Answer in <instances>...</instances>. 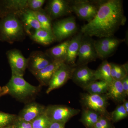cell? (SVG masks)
<instances>
[{
    "instance_id": "cell-8",
    "label": "cell",
    "mask_w": 128,
    "mask_h": 128,
    "mask_svg": "<svg viewBox=\"0 0 128 128\" xmlns=\"http://www.w3.org/2000/svg\"><path fill=\"white\" fill-rule=\"evenodd\" d=\"M92 37L83 34L76 62V66L87 65L98 58Z\"/></svg>"
},
{
    "instance_id": "cell-9",
    "label": "cell",
    "mask_w": 128,
    "mask_h": 128,
    "mask_svg": "<svg viewBox=\"0 0 128 128\" xmlns=\"http://www.w3.org/2000/svg\"><path fill=\"white\" fill-rule=\"evenodd\" d=\"M124 41V39H120L114 36L95 40L94 44L98 58L105 59L112 55L120 44Z\"/></svg>"
},
{
    "instance_id": "cell-6",
    "label": "cell",
    "mask_w": 128,
    "mask_h": 128,
    "mask_svg": "<svg viewBox=\"0 0 128 128\" xmlns=\"http://www.w3.org/2000/svg\"><path fill=\"white\" fill-rule=\"evenodd\" d=\"M52 32L55 41L60 42L74 36L78 32L74 17H68L58 20L52 24Z\"/></svg>"
},
{
    "instance_id": "cell-31",
    "label": "cell",
    "mask_w": 128,
    "mask_h": 128,
    "mask_svg": "<svg viewBox=\"0 0 128 128\" xmlns=\"http://www.w3.org/2000/svg\"><path fill=\"white\" fill-rule=\"evenodd\" d=\"M111 121V120L108 118L101 116L92 128H114Z\"/></svg>"
},
{
    "instance_id": "cell-36",
    "label": "cell",
    "mask_w": 128,
    "mask_h": 128,
    "mask_svg": "<svg viewBox=\"0 0 128 128\" xmlns=\"http://www.w3.org/2000/svg\"><path fill=\"white\" fill-rule=\"evenodd\" d=\"M122 104L123 105L124 107L126 110V112H128V100L127 99L125 100Z\"/></svg>"
},
{
    "instance_id": "cell-15",
    "label": "cell",
    "mask_w": 128,
    "mask_h": 128,
    "mask_svg": "<svg viewBox=\"0 0 128 128\" xmlns=\"http://www.w3.org/2000/svg\"><path fill=\"white\" fill-rule=\"evenodd\" d=\"M46 106L36 102H31L26 104L18 117L25 121L31 122L35 118L44 114Z\"/></svg>"
},
{
    "instance_id": "cell-28",
    "label": "cell",
    "mask_w": 128,
    "mask_h": 128,
    "mask_svg": "<svg viewBox=\"0 0 128 128\" xmlns=\"http://www.w3.org/2000/svg\"><path fill=\"white\" fill-rule=\"evenodd\" d=\"M50 122L44 113L35 118L31 124L32 128H48Z\"/></svg>"
},
{
    "instance_id": "cell-23",
    "label": "cell",
    "mask_w": 128,
    "mask_h": 128,
    "mask_svg": "<svg viewBox=\"0 0 128 128\" xmlns=\"http://www.w3.org/2000/svg\"><path fill=\"white\" fill-rule=\"evenodd\" d=\"M95 76L96 80L104 81L110 84L113 80L111 76L110 63L106 60L103 61L95 70Z\"/></svg>"
},
{
    "instance_id": "cell-1",
    "label": "cell",
    "mask_w": 128,
    "mask_h": 128,
    "mask_svg": "<svg viewBox=\"0 0 128 128\" xmlns=\"http://www.w3.org/2000/svg\"><path fill=\"white\" fill-rule=\"evenodd\" d=\"M126 21L122 1L100 0L96 15L90 22L82 26L80 31L85 35L99 38L112 36Z\"/></svg>"
},
{
    "instance_id": "cell-12",
    "label": "cell",
    "mask_w": 128,
    "mask_h": 128,
    "mask_svg": "<svg viewBox=\"0 0 128 128\" xmlns=\"http://www.w3.org/2000/svg\"><path fill=\"white\" fill-rule=\"evenodd\" d=\"M71 79L84 90L90 83L96 80L95 70L90 68L87 65L75 66Z\"/></svg>"
},
{
    "instance_id": "cell-4",
    "label": "cell",
    "mask_w": 128,
    "mask_h": 128,
    "mask_svg": "<svg viewBox=\"0 0 128 128\" xmlns=\"http://www.w3.org/2000/svg\"><path fill=\"white\" fill-rule=\"evenodd\" d=\"M108 100L106 94L97 95L86 92L80 95V102L82 109L92 110L111 120L110 113L107 110Z\"/></svg>"
},
{
    "instance_id": "cell-3",
    "label": "cell",
    "mask_w": 128,
    "mask_h": 128,
    "mask_svg": "<svg viewBox=\"0 0 128 128\" xmlns=\"http://www.w3.org/2000/svg\"><path fill=\"white\" fill-rule=\"evenodd\" d=\"M8 93L17 100L28 103L32 102L41 90V86H33L24 80L22 76L12 75L6 86Z\"/></svg>"
},
{
    "instance_id": "cell-20",
    "label": "cell",
    "mask_w": 128,
    "mask_h": 128,
    "mask_svg": "<svg viewBox=\"0 0 128 128\" xmlns=\"http://www.w3.org/2000/svg\"><path fill=\"white\" fill-rule=\"evenodd\" d=\"M108 99L121 104L126 100V96L120 80H113L109 84L106 93Z\"/></svg>"
},
{
    "instance_id": "cell-33",
    "label": "cell",
    "mask_w": 128,
    "mask_h": 128,
    "mask_svg": "<svg viewBox=\"0 0 128 128\" xmlns=\"http://www.w3.org/2000/svg\"><path fill=\"white\" fill-rule=\"evenodd\" d=\"M16 128H32V124L20 119L18 117L14 122Z\"/></svg>"
},
{
    "instance_id": "cell-35",
    "label": "cell",
    "mask_w": 128,
    "mask_h": 128,
    "mask_svg": "<svg viewBox=\"0 0 128 128\" xmlns=\"http://www.w3.org/2000/svg\"><path fill=\"white\" fill-rule=\"evenodd\" d=\"M125 94L128 96V75L126 76L120 80Z\"/></svg>"
},
{
    "instance_id": "cell-27",
    "label": "cell",
    "mask_w": 128,
    "mask_h": 128,
    "mask_svg": "<svg viewBox=\"0 0 128 128\" xmlns=\"http://www.w3.org/2000/svg\"><path fill=\"white\" fill-rule=\"evenodd\" d=\"M128 112H126L122 104L118 105L114 110L110 113L112 121L116 122L128 118Z\"/></svg>"
},
{
    "instance_id": "cell-17",
    "label": "cell",
    "mask_w": 128,
    "mask_h": 128,
    "mask_svg": "<svg viewBox=\"0 0 128 128\" xmlns=\"http://www.w3.org/2000/svg\"><path fill=\"white\" fill-rule=\"evenodd\" d=\"M83 34L80 32H77L70 40L65 63L72 67L76 66V62L80 49Z\"/></svg>"
},
{
    "instance_id": "cell-25",
    "label": "cell",
    "mask_w": 128,
    "mask_h": 128,
    "mask_svg": "<svg viewBox=\"0 0 128 128\" xmlns=\"http://www.w3.org/2000/svg\"><path fill=\"white\" fill-rule=\"evenodd\" d=\"M109 84V83L106 82L97 80L90 83L84 90L90 94H105L107 92Z\"/></svg>"
},
{
    "instance_id": "cell-24",
    "label": "cell",
    "mask_w": 128,
    "mask_h": 128,
    "mask_svg": "<svg viewBox=\"0 0 128 128\" xmlns=\"http://www.w3.org/2000/svg\"><path fill=\"white\" fill-rule=\"evenodd\" d=\"M101 116L92 110L82 109L80 121L86 128H92Z\"/></svg>"
},
{
    "instance_id": "cell-34",
    "label": "cell",
    "mask_w": 128,
    "mask_h": 128,
    "mask_svg": "<svg viewBox=\"0 0 128 128\" xmlns=\"http://www.w3.org/2000/svg\"><path fill=\"white\" fill-rule=\"evenodd\" d=\"M65 124L62 122L50 121L48 128H64Z\"/></svg>"
},
{
    "instance_id": "cell-32",
    "label": "cell",
    "mask_w": 128,
    "mask_h": 128,
    "mask_svg": "<svg viewBox=\"0 0 128 128\" xmlns=\"http://www.w3.org/2000/svg\"><path fill=\"white\" fill-rule=\"evenodd\" d=\"M128 63L124 64H120L119 68L117 72L114 80H121L122 79L128 75Z\"/></svg>"
},
{
    "instance_id": "cell-29",
    "label": "cell",
    "mask_w": 128,
    "mask_h": 128,
    "mask_svg": "<svg viewBox=\"0 0 128 128\" xmlns=\"http://www.w3.org/2000/svg\"><path fill=\"white\" fill-rule=\"evenodd\" d=\"M17 117L16 114L0 112V128H3L13 123Z\"/></svg>"
},
{
    "instance_id": "cell-16",
    "label": "cell",
    "mask_w": 128,
    "mask_h": 128,
    "mask_svg": "<svg viewBox=\"0 0 128 128\" xmlns=\"http://www.w3.org/2000/svg\"><path fill=\"white\" fill-rule=\"evenodd\" d=\"M18 16L24 28L25 32L31 35V30L34 31L41 28L34 12L25 9L15 13Z\"/></svg>"
},
{
    "instance_id": "cell-26",
    "label": "cell",
    "mask_w": 128,
    "mask_h": 128,
    "mask_svg": "<svg viewBox=\"0 0 128 128\" xmlns=\"http://www.w3.org/2000/svg\"><path fill=\"white\" fill-rule=\"evenodd\" d=\"M34 12L39 22L41 28L52 34V19L44 9L42 8L41 10Z\"/></svg>"
},
{
    "instance_id": "cell-21",
    "label": "cell",
    "mask_w": 128,
    "mask_h": 128,
    "mask_svg": "<svg viewBox=\"0 0 128 128\" xmlns=\"http://www.w3.org/2000/svg\"><path fill=\"white\" fill-rule=\"evenodd\" d=\"M70 41V40H68L62 42L57 46L50 48L46 53L53 60H60L64 62Z\"/></svg>"
},
{
    "instance_id": "cell-18",
    "label": "cell",
    "mask_w": 128,
    "mask_h": 128,
    "mask_svg": "<svg viewBox=\"0 0 128 128\" xmlns=\"http://www.w3.org/2000/svg\"><path fill=\"white\" fill-rule=\"evenodd\" d=\"M28 0H0V18L27 9Z\"/></svg>"
},
{
    "instance_id": "cell-14",
    "label": "cell",
    "mask_w": 128,
    "mask_h": 128,
    "mask_svg": "<svg viewBox=\"0 0 128 128\" xmlns=\"http://www.w3.org/2000/svg\"><path fill=\"white\" fill-rule=\"evenodd\" d=\"M27 68L34 75L53 62L46 52L41 51L32 52L28 58Z\"/></svg>"
},
{
    "instance_id": "cell-37",
    "label": "cell",
    "mask_w": 128,
    "mask_h": 128,
    "mask_svg": "<svg viewBox=\"0 0 128 128\" xmlns=\"http://www.w3.org/2000/svg\"><path fill=\"white\" fill-rule=\"evenodd\" d=\"M3 128H16L15 124H14V122L13 123L9 124L8 126H6Z\"/></svg>"
},
{
    "instance_id": "cell-19",
    "label": "cell",
    "mask_w": 128,
    "mask_h": 128,
    "mask_svg": "<svg viewBox=\"0 0 128 128\" xmlns=\"http://www.w3.org/2000/svg\"><path fill=\"white\" fill-rule=\"evenodd\" d=\"M64 62L54 60L34 75L38 81L41 86H48L51 78L58 68Z\"/></svg>"
},
{
    "instance_id": "cell-5",
    "label": "cell",
    "mask_w": 128,
    "mask_h": 128,
    "mask_svg": "<svg viewBox=\"0 0 128 128\" xmlns=\"http://www.w3.org/2000/svg\"><path fill=\"white\" fill-rule=\"evenodd\" d=\"M72 12L80 19L89 22L96 15L100 0H70Z\"/></svg>"
},
{
    "instance_id": "cell-30",
    "label": "cell",
    "mask_w": 128,
    "mask_h": 128,
    "mask_svg": "<svg viewBox=\"0 0 128 128\" xmlns=\"http://www.w3.org/2000/svg\"><path fill=\"white\" fill-rule=\"evenodd\" d=\"M46 1L45 0H28L27 8L34 12L39 10Z\"/></svg>"
},
{
    "instance_id": "cell-11",
    "label": "cell",
    "mask_w": 128,
    "mask_h": 128,
    "mask_svg": "<svg viewBox=\"0 0 128 128\" xmlns=\"http://www.w3.org/2000/svg\"><path fill=\"white\" fill-rule=\"evenodd\" d=\"M11 69L12 75L22 76L27 68L28 59L20 51L16 49L8 50L6 53Z\"/></svg>"
},
{
    "instance_id": "cell-7",
    "label": "cell",
    "mask_w": 128,
    "mask_h": 128,
    "mask_svg": "<svg viewBox=\"0 0 128 128\" xmlns=\"http://www.w3.org/2000/svg\"><path fill=\"white\" fill-rule=\"evenodd\" d=\"M80 112V109L73 108L67 105H51L46 106L44 114L50 121L66 123Z\"/></svg>"
},
{
    "instance_id": "cell-2",
    "label": "cell",
    "mask_w": 128,
    "mask_h": 128,
    "mask_svg": "<svg viewBox=\"0 0 128 128\" xmlns=\"http://www.w3.org/2000/svg\"><path fill=\"white\" fill-rule=\"evenodd\" d=\"M25 32L15 13L8 14L0 19V41L12 44L24 39Z\"/></svg>"
},
{
    "instance_id": "cell-10",
    "label": "cell",
    "mask_w": 128,
    "mask_h": 128,
    "mask_svg": "<svg viewBox=\"0 0 128 128\" xmlns=\"http://www.w3.org/2000/svg\"><path fill=\"white\" fill-rule=\"evenodd\" d=\"M74 68L65 62L62 63L51 78L46 90V94H49L54 90L62 87L71 79Z\"/></svg>"
},
{
    "instance_id": "cell-13",
    "label": "cell",
    "mask_w": 128,
    "mask_h": 128,
    "mask_svg": "<svg viewBox=\"0 0 128 128\" xmlns=\"http://www.w3.org/2000/svg\"><path fill=\"white\" fill-rule=\"evenodd\" d=\"M44 10L52 20L69 15L72 12L70 0H66L48 1Z\"/></svg>"
},
{
    "instance_id": "cell-38",
    "label": "cell",
    "mask_w": 128,
    "mask_h": 128,
    "mask_svg": "<svg viewBox=\"0 0 128 128\" xmlns=\"http://www.w3.org/2000/svg\"></svg>"
},
{
    "instance_id": "cell-22",
    "label": "cell",
    "mask_w": 128,
    "mask_h": 128,
    "mask_svg": "<svg viewBox=\"0 0 128 128\" xmlns=\"http://www.w3.org/2000/svg\"><path fill=\"white\" fill-rule=\"evenodd\" d=\"M30 36L34 42L44 45H49L55 41L52 34L41 28L35 30Z\"/></svg>"
}]
</instances>
